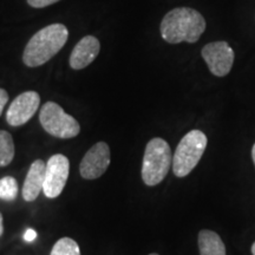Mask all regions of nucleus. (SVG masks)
<instances>
[{
  "label": "nucleus",
  "instance_id": "obj_9",
  "mask_svg": "<svg viewBox=\"0 0 255 255\" xmlns=\"http://www.w3.org/2000/svg\"><path fill=\"white\" fill-rule=\"evenodd\" d=\"M39 103L40 97L36 91L23 92L8 107L6 121L11 127L24 126L37 113Z\"/></svg>",
  "mask_w": 255,
  "mask_h": 255
},
{
  "label": "nucleus",
  "instance_id": "obj_5",
  "mask_svg": "<svg viewBox=\"0 0 255 255\" xmlns=\"http://www.w3.org/2000/svg\"><path fill=\"white\" fill-rule=\"evenodd\" d=\"M39 122L47 133L57 138L68 139L78 136L81 126L55 102H47L41 107Z\"/></svg>",
  "mask_w": 255,
  "mask_h": 255
},
{
  "label": "nucleus",
  "instance_id": "obj_12",
  "mask_svg": "<svg viewBox=\"0 0 255 255\" xmlns=\"http://www.w3.org/2000/svg\"><path fill=\"white\" fill-rule=\"evenodd\" d=\"M200 255H226V246L218 233L202 229L197 237Z\"/></svg>",
  "mask_w": 255,
  "mask_h": 255
},
{
  "label": "nucleus",
  "instance_id": "obj_16",
  "mask_svg": "<svg viewBox=\"0 0 255 255\" xmlns=\"http://www.w3.org/2000/svg\"><path fill=\"white\" fill-rule=\"evenodd\" d=\"M58 1H60V0H27V4L30 5L31 7L43 8L46 7V6L56 4V2Z\"/></svg>",
  "mask_w": 255,
  "mask_h": 255
},
{
  "label": "nucleus",
  "instance_id": "obj_17",
  "mask_svg": "<svg viewBox=\"0 0 255 255\" xmlns=\"http://www.w3.org/2000/svg\"><path fill=\"white\" fill-rule=\"evenodd\" d=\"M8 102V94L5 89H0V116H1L2 110H4L5 105Z\"/></svg>",
  "mask_w": 255,
  "mask_h": 255
},
{
  "label": "nucleus",
  "instance_id": "obj_4",
  "mask_svg": "<svg viewBox=\"0 0 255 255\" xmlns=\"http://www.w3.org/2000/svg\"><path fill=\"white\" fill-rule=\"evenodd\" d=\"M207 136L200 130H191L182 137L173 156L175 176L186 177L199 164L207 148Z\"/></svg>",
  "mask_w": 255,
  "mask_h": 255
},
{
  "label": "nucleus",
  "instance_id": "obj_14",
  "mask_svg": "<svg viewBox=\"0 0 255 255\" xmlns=\"http://www.w3.org/2000/svg\"><path fill=\"white\" fill-rule=\"evenodd\" d=\"M50 255H81V250L75 240L62 238L56 242Z\"/></svg>",
  "mask_w": 255,
  "mask_h": 255
},
{
  "label": "nucleus",
  "instance_id": "obj_15",
  "mask_svg": "<svg viewBox=\"0 0 255 255\" xmlns=\"http://www.w3.org/2000/svg\"><path fill=\"white\" fill-rule=\"evenodd\" d=\"M18 182L14 177L6 176L0 180V199L13 201L18 196Z\"/></svg>",
  "mask_w": 255,
  "mask_h": 255
},
{
  "label": "nucleus",
  "instance_id": "obj_20",
  "mask_svg": "<svg viewBox=\"0 0 255 255\" xmlns=\"http://www.w3.org/2000/svg\"><path fill=\"white\" fill-rule=\"evenodd\" d=\"M252 158H253V162H254V165H255V143H254L253 148H252Z\"/></svg>",
  "mask_w": 255,
  "mask_h": 255
},
{
  "label": "nucleus",
  "instance_id": "obj_8",
  "mask_svg": "<svg viewBox=\"0 0 255 255\" xmlns=\"http://www.w3.org/2000/svg\"><path fill=\"white\" fill-rule=\"evenodd\" d=\"M111 162L110 148L105 142H98L89 149L79 164V173L85 180H96L101 177Z\"/></svg>",
  "mask_w": 255,
  "mask_h": 255
},
{
  "label": "nucleus",
  "instance_id": "obj_13",
  "mask_svg": "<svg viewBox=\"0 0 255 255\" xmlns=\"http://www.w3.org/2000/svg\"><path fill=\"white\" fill-rule=\"evenodd\" d=\"M14 142L11 133L0 130V167H6L14 157Z\"/></svg>",
  "mask_w": 255,
  "mask_h": 255
},
{
  "label": "nucleus",
  "instance_id": "obj_11",
  "mask_svg": "<svg viewBox=\"0 0 255 255\" xmlns=\"http://www.w3.org/2000/svg\"><path fill=\"white\" fill-rule=\"evenodd\" d=\"M46 164L43 159H36L31 164L23 186V197L27 202H32L39 196L45 180Z\"/></svg>",
  "mask_w": 255,
  "mask_h": 255
},
{
  "label": "nucleus",
  "instance_id": "obj_10",
  "mask_svg": "<svg viewBox=\"0 0 255 255\" xmlns=\"http://www.w3.org/2000/svg\"><path fill=\"white\" fill-rule=\"evenodd\" d=\"M101 50V43L94 36H87L78 41L70 56V66L73 70H82L97 58Z\"/></svg>",
  "mask_w": 255,
  "mask_h": 255
},
{
  "label": "nucleus",
  "instance_id": "obj_6",
  "mask_svg": "<svg viewBox=\"0 0 255 255\" xmlns=\"http://www.w3.org/2000/svg\"><path fill=\"white\" fill-rule=\"evenodd\" d=\"M201 56L205 60L209 71L216 77H225L233 68L235 59L234 50L227 41H213L201 50Z\"/></svg>",
  "mask_w": 255,
  "mask_h": 255
},
{
  "label": "nucleus",
  "instance_id": "obj_7",
  "mask_svg": "<svg viewBox=\"0 0 255 255\" xmlns=\"http://www.w3.org/2000/svg\"><path fill=\"white\" fill-rule=\"evenodd\" d=\"M70 173V162L66 156L56 154L51 156L46 163L45 180L43 191L47 199L58 197L68 182Z\"/></svg>",
  "mask_w": 255,
  "mask_h": 255
},
{
  "label": "nucleus",
  "instance_id": "obj_3",
  "mask_svg": "<svg viewBox=\"0 0 255 255\" xmlns=\"http://www.w3.org/2000/svg\"><path fill=\"white\" fill-rule=\"evenodd\" d=\"M173 163L170 145L159 137L150 139L145 146L142 163V180L146 186L154 187L167 176Z\"/></svg>",
  "mask_w": 255,
  "mask_h": 255
},
{
  "label": "nucleus",
  "instance_id": "obj_18",
  "mask_svg": "<svg viewBox=\"0 0 255 255\" xmlns=\"http://www.w3.org/2000/svg\"><path fill=\"white\" fill-rule=\"evenodd\" d=\"M37 239V232L34 229H27L24 234V240L27 242H32Z\"/></svg>",
  "mask_w": 255,
  "mask_h": 255
},
{
  "label": "nucleus",
  "instance_id": "obj_19",
  "mask_svg": "<svg viewBox=\"0 0 255 255\" xmlns=\"http://www.w3.org/2000/svg\"><path fill=\"white\" fill-rule=\"evenodd\" d=\"M2 233H4V223H2V214L0 213V237L2 235Z\"/></svg>",
  "mask_w": 255,
  "mask_h": 255
},
{
  "label": "nucleus",
  "instance_id": "obj_22",
  "mask_svg": "<svg viewBox=\"0 0 255 255\" xmlns=\"http://www.w3.org/2000/svg\"><path fill=\"white\" fill-rule=\"evenodd\" d=\"M149 255H159V254H156V253H151V254H149Z\"/></svg>",
  "mask_w": 255,
  "mask_h": 255
},
{
  "label": "nucleus",
  "instance_id": "obj_1",
  "mask_svg": "<svg viewBox=\"0 0 255 255\" xmlns=\"http://www.w3.org/2000/svg\"><path fill=\"white\" fill-rule=\"evenodd\" d=\"M203 15L190 7H177L164 15L159 25L161 37L169 44L196 43L206 31Z\"/></svg>",
  "mask_w": 255,
  "mask_h": 255
},
{
  "label": "nucleus",
  "instance_id": "obj_21",
  "mask_svg": "<svg viewBox=\"0 0 255 255\" xmlns=\"http://www.w3.org/2000/svg\"><path fill=\"white\" fill-rule=\"evenodd\" d=\"M252 254L255 255V242L253 245H252Z\"/></svg>",
  "mask_w": 255,
  "mask_h": 255
},
{
  "label": "nucleus",
  "instance_id": "obj_2",
  "mask_svg": "<svg viewBox=\"0 0 255 255\" xmlns=\"http://www.w3.org/2000/svg\"><path fill=\"white\" fill-rule=\"evenodd\" d=\"M65 25L52 24L41 28L28 40L23 53V62L28 68H37L56 56L68 41Z\"/></svg>",
  "mask_w": 255,
  "mask_h": 255
}]
</instances>
